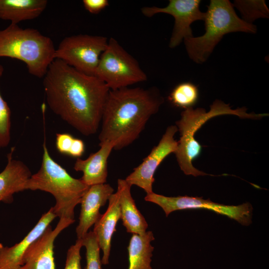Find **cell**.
<instances>
[{
    "label": "cell",
    "mask_w": 269,
    "mask_h": 269,
    "mask_svg": "<svg viewBox=\"0 0 269 269\" xmlns=\"http://www.w3.org/2000/svg\"><path fill=\"white\" fill-rule=\"evenodd\" d=\"M43 85L47 104L55 114L84 135L97 132L110 90L103 81L55 59Z\"/></svg>",
    "instance_id": "obj_1"
},
{
    "label": "cell",
    "mask_w": 269,
    "mask_h": 269,
    "mask_svg": "<svg viewBox=\"0 0 269 269\" xmlns=\"http://www.w3.org/2000/svg\"><path fill=\"white\" fill-rule=\"evenodd\" d=\"M163 103L155 89L126 87L110 90L104 106L99 144L115 143L121 150L135 141Z\"/></svg>",
    "instance_id": "obj_2"
},
{
    "label": "cell",
    "mask_w": 269,
    "mask_h": 269,
    "mask_svg": "<svg viewBox=\"0 0 269 269\" xmlns=\"http://www.w3.org/2000/svg\"><path fill=\"white\" fill-rule=\"evenodd\" d=\"M39 170L27 180L25 190H41L51 194L56 203L53 212L59 219L74 220V209L89 186L81 178L71 176L65 169L51 157L46 143Z\"/></svg>",
    "instance_id": "obj_3"
},
{
    "label": "cell",
    "mask_w": 269,
    "mask_h": 269,
    "mask_svg": "<svg viewBox=\"0 0 269 269\" xmlns=\"http://www.w3.org/2000/svg\"><path fill=\"white\" fill-rule=\"evenodd\" d=\"M232 3L228 0H211L205 12V33L198 37L184 39V42L189 58L194 62H206L214 49L228 33L244 32H257V27L240 18Z\"/></svg>",
    "instance_id": "obj_4"
},
{
    "label": "cell",
    "mask_w": 269,
    "mask_h": 269,
    "mask_svg": "<svg viewBox=\"0 0 269 269\" xmlns=\"http://www.w3.org/2000/svg\"><path fill=\"white\" fill-rule=\"evenodd\" d=\"M55 50L52 39L37 29L10 23L0 30V57L23 62L29 73L36 77H44L55 59Z\"/></svg>",
    "instance_id": "obj_5"
},
{
    "label": "cell",
    "mask_w": 269,
    "mask_h": 269,
    "mask_svg": "<svg viewBox=\"0 0 269 269\" xmlns=\"http://www.w3.org/2000/svg\"><path fill=\"white\" fill-rule=\"evenodd\" d=\"M224 115H233L251 119H259L267 116V114L248 113L244 107L232 109L229 104L219 100L213 102L208 112L200 108L185 109L181 114V119L176 123L180 137L174 153L179 166L185 174L194 176L207 175L192 164V161L199 156L202 150V146L194 135L209 120Z\"/></svg>",
    "instance_id": "obj_6"
},
{
    "label": "cell",
    "mask_w": 269,
    "mask_h": 269,
    "mask_svg": "<svg viewBox=\"0 0 269 269\" xmlns=\"http://www.w3.org/2000/svg\"><path fill=\"white\" fill-rule=\"evenodd\" d=\"M95 76L110 90L129 87L147 79L137 60L112 37L100 57Z\"/></svg>",
    "instance_id": "obj_7"
},
{
    "label": "cell",
    "mask_w": 269,
    "mask_h": 269,
    "mask_svg": "<svg viewBox=\"0 0 269 269\" xmlns=\"http://www.w3.org/2000/svg\"><path fill=\"white\" fill-rule=\"evenodd\" d=\"M109 39L102 36L78 34L65 37L56 49L54 59L77 70L94 75Z\"/></svg>",
    "instance_id": "obj_8"
},
{
    "label": "cell",
    "mask_w": 269,
    "mask_h": 269,
    "mask_svg": "<svg viewBox=\"0 0 269 269\" xmlns=\"http://www.w3.org/2000/svg\"><path fill=\"white\" fill-rule=\"evenodd\" d=\"M144 200L159 206L166 216L173 211L180 210L205 209L226 216L244 226H248L252 223L253 208L249 203L237 206L226 205L201 197L187 196L167 197L153 192L146 194Z\"/></svg>",
    "instance_id": "obj_9"
},
{
    "label": "cell",
    "mask_w": 269,
    "mask_h": 269,
    "mask_svg": "<svg viewBox=\"0 0 269 269\" xmlns=\"http://www.w3.org/2000/svg\"><path fill=\"white\" fill-rule=\"evenodd\" d=\"M200 0H169L165 7L145 6L141 11L144 16L151 17L157 13L171 15L174 19V24L170 39L169 46L173 48L183 40L192 37L191 24L197 20H204L205 12L199 8Z\"/></svg>",
    "instance_id": "obj_10"
},
{
    "label": "cell",
    "mask_w": 269,
    "mask_h": 269,
    "mask_svg": "<svg viewBox=\"0 0 269 269\" xmlns=\"http://www.w3.org/2000/svg\"><path fill=\"white\" fill-rule=\"evenodd\" d=\"M178 131L176 126L168 127L158 144L154 146L143 161L125 179L131 186L136 185L142 189L146 194L153 192L154 174L164 159L176 151L178 142L174 136Z\"/></svg>",
    "instance_id": "obj_11"
},
{
    "label": "cell",
    "mask_w": 269,
    "mask_h": 269,
    "mask_svg": "<svg viewBox=\"0 0 269 269\" xmlns=\"http://www.w3.org/2000/svg\"><path fill=\"white\" fill-rule=\"evenodd\" d=\"M75 221V219L62 218L54 229L49 225L27 249L19 269H56L54 241L63 230Z\"/></svg>",
    "instance_id": "obj_12"
},
{
    "label": "cell",
    "mask_w": 269,
    "mask_h": 269,
    "mask_svg": "<svg viewBox=\"0 0 269 269\" xmlns=\"http://www.w3.org/2000/svg\"><path fill=\"white\" fill-rule=\"evenodd\" d=\"M114 191L113 188L107 183L89 186L80 203L79 221L76 229L77 239H82L96 222L101 214L100 208L106 204Z\"/></svg>",
    "instance_id": "obj_13"
},
{
    "label": "cell",
    "mask_w": 269,
    "mask_h": 269,
    "mask_svg": "<svg viewBox=\"0 0 269 269\" xmlns=\"http://www.w3.org/2000/svg\"><path fill=\"white\" fill-rule=\"evenodd\" d=\"M56 217L52 207L42 215L35 226L21 241L10 247L0 243V269H19L27 249Z\"/></svg>",
    "instance_id": "obj_14"
},
{
    "label": "cell",
    "mask_w": 269,
    "mask_h": 269,
    "mask_svg": "<svg viewBox=\"0 0 269 269\" xmlns=\"http://www.w3.org/2000/svg\"><path fill=\"white\" fill-rule=\"evenodd\" d=\"M100 149L91 153L86 159L77 158L74 165L76 171L83 172L81 178L87 186L104 184L108 176V159L115 144L106 141L99 144Z\"/></svg>",
    "instance_id": "obj_15"
},
{
    "label": "cell",
    "mask_w": 269,
    "mask_h": 269,
    "mask_svg": "<svg viewBox=\"0 0 269 269\" xmlns=\"http://www.w3.org/2000/svg\"><path fill=\"white\" fill-rule=\"evenodd\" d=\"M109 205L106 211L101 214L94 224V233L100 250L103 252L102 264H109L112 238L116 231V225L121 219V211L117 192L112 194L108 200Z\"/></svg>",
    "instance_id": "obj_16"
},
{
    "label": "cell",
    "mask_w": 269,
    "mask_h": 269,
    "mask_svg": "<svg viewBox=\"0 0 269 269\" xmlns=\"http://www.w3.org/2000/svg\"><path fill=\"white\" fill-rule=\"evenodd\" d=\"M14 148L7 154V162L0 173V202L11 203L14 193L25 190V185L31 176L29 168L22 161L13 159Z\"/></svg>",
    "instance_id": "obj_17"
},
{
    "label": "cell",
    "mask_w": 269,
    "mask_h": 269,
    "mask_svg": "<svg viewBox=\"0 0 269 269\" xmlns=\"http://www.w3.org/2000/svg\"><path fill=\"white\" fill-rule=\"evenodd\" d=\"M117 192L121 211V219L127 232L132 234H142L148 228L143 216L137 208L132 197L130 185L125 179H118Z\"/></svg>",
    "instance_id": "obj_18"
},
{
    "label": "cell",
    "mask_w": 269,
    "mask_h": 269,
    "mask_svg": "<svg viewBox=\"0 0 269 269\" xmlns=\"http://www.w3.org/2000/svg\"><path fill=\"white\" fill-rule=\"evenodd\" d=\"M47 0H0V19L12 24L35 19L47 5Z\"/></svg>",
    "instance_id": "obj_19"
},
{
    "label": "cell",
    "mask_w": 269,
    "mask_h": 269,
    "mask_svg": "<svg viewBox=\"0 0 269 269\" xmlns=\"http://www.w3.org/2000/svg\"><path fill=\"white\" fill-rule=\"evenodd\" d=\"M154 239L150 231L142 234H132L128 247V269H153L151 262L154 247L151 243Z\"/></svg>",
    "instance_id": "obj_20"
},
{
    "label": "cell",
    "mask_w": 269,
    "mask_h": 269,
    "mask_svg": "<svg viewBox=\"0 0 269 269\" xmlns=\"http://www.w3.org/2000/svg\"><path fill=\"white\" fill-rule=\"evenodd\" d=\"M199 97L197 87L189 82H182L176 85L168 96V100L174 106L185 109L192 108Z\"/></svg>",
    "instance_id": "obj_21"
},
{
    "label": "cell",
    "mask_w": 269,
    "mask_h": 269,
    "mask_svg": "<svg viewBox=\"0 0 269 269\" xmlns=\"http://www.w3.org/2000/svg\"><path fill=\"white\" fill-rule=\"evenodd\" d=\"M240 12L242 19L245 22L253 24L255 20L268 18L269 10L265 0H235L233 3Z\"/></svg>",
    "instance_id": "obj_22"
},
{
    "label": "cell",
    "mask_w": 269,
    "mask_h": 269,
    "mask_svg": "<svg viewBox=\"0 0 269 269\" xmlns=\"http://www.w3.org/2000/svg\"><path fill=\"white\" fill-rule=\"evenodd\" d=\"M81 239L83 246L86 248L85 269H101L100 248L94 233L89 231Z\"/></svg>",
    "instance_id": "obj_23"
},
{
    "label": "cell",
    "mask_w": 269,
    "mask_h": 269,
    "mask_svg": "<svg viewBox=\"0 0 269 269\" xmlns=\"http://www.w3.org/2000/svg\"><path fill=\"white\" fill-rule=\"evenodd\" d=\"M0 64V78L3 72ZM11 112L0 92V148L7 147L10 141Z\"/></svg>",
    "instance_id": "obj_24"
},
{
    "label": "cell",
    "mask_w": 269,
    "mask_h": 269,
    "mask_svg": "<svg viewBox=\"0 0 269 269\" xmlns=\"http://www.w3.org/2000/svg\"><path fill=\"white\" fill-rule=\"evenodd\" d=\"M82 247V239H77L75 244L69 248L64 269H82L80 250Z\"/></svg>",
    "instance_id": "obj_25"
},
{
    "label": "cell",
    "mask_w": 269,
    "mask_h": 269,
    "mask_svg": "<svg viewBox=\"0 0 269 269\" xmlns=\"http://www.w3.org/2000/svg\"><path fill=\"white\" fill-rule=\"evenodd\" d=\"M74 137L67 133H58L56 134V147L62 154L69 155Z\"/></svg>",
    "instance_id": "obj_26"
},
{
    "label": "cell",
    "mask_w": 269,
    "mask_h": 269,
    "mask_svg": "<svg viewBox=\"0 0 269 269\" xmlns=\"http://www.w3.org/2000/svg\"><path fill=\"white\" fill-rule=\"evenodd\" d=\"M85 8L92 14H97L109 5L108 0H83Z\"/></svg>",
    "instance_id": "obj_27"
},
{
    "label": "cell",
    "mask_w": 269,
    "mask_h": 269,
    "mask_svg": "<svg viewBox=\"0 0 269 269\" xmlns=\"http://www.w3.org/2000/svg\"><path fill=\"white\" fill-rule=\"evenodd\" d=\"M85 150V145L83 140L75 138L70 149L69 155L79 158L82 155Z\"/></svg>",
    "instance_id": "obj_28"
}]
</instances>
